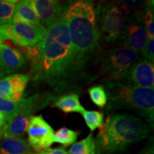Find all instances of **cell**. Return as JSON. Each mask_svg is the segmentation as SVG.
Segmentation results:
<instances>
[{"label": "cell", "mask_w": 154, "mask_h": 154, "mask_svg": "<svg viewBox=\"0 0 154 154\" xmlns=\"http://www.w3.org/2000/svg\"><path fill=\"white\" fill-rule=\"evenodd\" d=\"M116 82L136 87L154 88L153 63L144 58L138 59Z\"/></svg>", "instance_id": "obj_9"}, {"label": "cell", "mask_w": 154, "mask_h": 154, "mask_svg": "<svg viewBox=\"0 0 154 154\" xmlns=\"http://www.w3.org/2000/svg\"><path fill=\"white\" fill-rule=\"evenodd\" d=\"M96 141L93 134L90 133L87 137L74 143L67 154H96Z\"/></svg>", "instance_id": "obj_19"}, {"label": "cell", "mask_w": 154, "mask_h": 154, "mask_svg": "<svg viewBox=\"0 0 154 154\" xmlns=\"http://www.w3.org/2000/svg\"><path fill=\"white\" fill-rule=\"evenodd\" d=\"M140 52L144 59L152 63L154 62V38H148Z\"/></svg>", "instance_id": "obj_25"}, {"label": "cell", "mask_w": 154, "mask_h": 154, "mask_svg": "<svg viewBox=\"0 0 154 154\" xmlns=\"http://www.w3.org/2000/svg\"><path fill=\"white\" fill-rule=\"evenodd\" d=\"M36 101L37 96H31L28 99H22L17 101L0 98V113L4 115L7 124L23 111H33L36 105Z\"/></svg>", "instance_id": "obj_13"}, {"label": "cell", "mask_w": 154, "mask_h": 154, "mask_svg": "<svg viewBox=\"0 0 154 154\" xmlns=\"http://www.w3.org/2000/svg\"><path fill=\"white\" fill-rule=\"evenodd\" d=\"M29 80L24 74H13L0 79V98L17 101L22 99Z\"/></svg>", "instance_id": "obj_12"}, {"label": "cell", "mask_w": 154, "mask_h": 154, "mask_svg": "<svg viewBox=\"0 0 154 154\" xmlns=\"http://www.w3.org/2000/svg\"><path fill=\"white\" fill-rule=\"evenodd\" d=\"M90 99L94 104L99 108L106 106L107 103V96L106 91L102 85L92 86L88 89Z\"/></svg>", "instance_id": "obj_24"}, {"label": "cell", "mask_w": 154, "mask_h": 154, "mask_svg": "<svg viewBox=\"0 0 154 154\" xmlns=\"http://www.w3.org/2000/svg\"><path fill=\"white\" fill-rule=\"evenodd\" d=\"M54 106L60 109L63 112L83 113L85 109L79 101V97L76 94H70L64 95L55 101Z\"/></svg>", "instance_id": "obj_18"}, {"label": "cell", "mask_w": 154, "mask_h": 154, "mask_svg": "<svg viewBox=\"0 0 154 154\" xmlns=\"http://www.w3.org/2000/svg\"><path fill=\"white\" fill-rule=\"evenodd\" d=\"M18 22L34 25L42 24L37 15L31 7L27 1H22L16 5L11 24Z\"/></svg>", "instance_id": "obj_17"}, {"label": "cell", "mask_w": 154, "mask_h": 154, "mask_svg": "<svg viewBox=\"0 0 154 154\" xmlns=\"http://www.w3.org/2000/svg\"><path fill=\"white\" fill-rule=\"evenodd\" d=\"M33 111H23L6 125L2 136L5 138H20L27 130Z\"/></svg>", "instance_id": "obj_15"}, {"label": "cell", "mask_w": 154, "mask_h": 154, "mask_svg": "<svg viewBox=\"0 0 154 154\" xmlns=\"http://www.w3.org/2000/svg\"><path fill=\"white\" fill-rule=\"evenodd\" d=\"M6 125H7V123H6L5 116H4L2 113H0V135L2 134Z\"/></svg>", "instance_id": "obj_27"}, {"label": "cell", "mask_w": 154, "mask_h": 154, "mask_svg": "<svg viewBox=\"0 0 154 154\" xmlns=\"http://www.w3.org/2000/svg\"><path fill=\"white\" fill-rule=\"evenodd\" d=\"M148 40L143 22V11L128 13L126 23L117 39L119 47H126L139 53Z\"/></svg>", "instance_id": "obj_8"}, {"label": "cell", "mask_w": 154, "mask_h": 154, "mask_svg": "<svg viewBox=\"0 0 154 154\" xmlns=\"http://www.w3.org/2000/svg\"><path fill=\"white\" fill-rule=\"evenodd\" d=\"M34 79L50 86L60 85L79 70L63 14L47 29L39 43L26 47Z\"/></svg>", "instance_id": "obj_1"}, {"label": "cell", "mask_w": 154, "mask_h": 154, "mask_svg": "<svg viewBox=\"0 0 154 154\" xmlns=\"http://www.w3.org/2000/svg\"><path fill=\"white\" fill-rule=\"evenodd\" d=\"M26 57L22 51L2 44L0 47V66L3 72L11 73L24 66Z\"/></svg>", "instance_id": "obj_14"}, {"label": "cell", "mask_w": 154, "mask_h": 154, "mask_svg": "<svg viewBox=\"0 0 154 154\" xmlns=\"http://www.w3.org/2000/svg\"><path fill=\"white\" fill-rule=\"evenodd\" d=\"M130 11L120 3H111L101 9V20L99 26L100 36L108 44L117 41L126 23Z\"/></svg>", "instance_id": "obj_6"}, {"label": "cell", "mask_w": 154, "mask_h": 154, "mask_svg": "<svg viewBox=\"0 0 154 154\" xmlns=\"http://www.w3.org/2000/svg\"><path fill=\"white\" fill-rule=\"evenodd\" d=\"M79 133L77 131L69 129L66 127H62L54 134V142L59 143L64 146H69L75 143Z\"/></svg>", "instance_id": "obj_20"}, {"label": "cell", "mask_w": 154, "mask_h": 154, "mask_svg": "<svg viewBox=\"0 0 154 154\" xmlns=\"http://www.w3.org/2000/svg\"><path fill=\"white\" fill-rule=\"evenodd\" d=\"M2 40L1 39V38H0V47H2Z\"/></svg>", "instance_id": "obj_30"}, {"label": "cell", "mask_w": 154, "mask_h": 154, "mask_svg": "<svg viewBox=\"0 0 154 154\" xmlns=\"http://www.w3.org/2000/svg\"><path fill=\"white\" fill-rule=\"evenodd\" d=\"M27 2L45 28H49L60 19L66 9L59 2L54 0H29Z\"/></svg>", "instance_id": "obj_11"}, {"label": "cell", "mask_w": 154, "mask_h": 154, "mask_svg": "<svg viewBox=\"0 0 154 154\" xmlns=\"http://www.w3.org/2000/svg\"><path fill=\"white\" fill-rule=\"evenodd\" d=\"M138 154H154L153 145L152 144V145L147 146L143 150H142L141 152H140Z\"/></svg>", "instance_id": "obj_28"}, {"label": "cell", "mask_w": 154, "mask_h": 154, "mask_svg": "<svg viewBox=\"0 0 154 154\" xmlns=\"http://www.w3.org/2000/svg\"><path fill=\"white\" fill-rule=\"evenodd\" d=\"M47 28L42 24L18 22L0 25V38L11 40L19 47H32L43 39Z\"/></svg>", "instance_id": "obj_7"}, {"label": "cell", "mask_w": 154, "mask_h": 154, "mask_svg": "<svg viewBox=\"0 0 154 154\" xmlns=\"http://www.w3.org/2000/svg\"><path fill=\"white\" fill-rule=\"evenodd\" d=\"M143 22L148 38H154L153 2H149L143 10Z\"/></svg>", "instance_id": "obj_23"}, {"label": "cell", "mask_w": 154, "mask_h": 154, "mask_svg": "<svg viewBox=\"0 0 154 154\" xmlns=\"http://www.w3.org/2000/svg\"><path fill=\"white\" fill-rule=\"evenodd\" d=\"M4 74H4V73H3L2 72H1V71H0V79L2 78V76Z\"/></svg>", "instance_id": "obj_29"}, {"label": "cell", "mask_w": 154, "mask_h": 154, "mask_svg": "<svg viewBox=\"0 0 154 154\" xmlns=\"http://www.w3.org/2000/svg\"><path fill=\"white\" fill-rule=\"evenodd\" d=\"M147 125L128 113H111L96 136V154H115L146 138Z\"/></svg>", "instance_id": "obj_3"}, {"label": "cell", "mask_w": 154, "mask_h": 154, "mask_svg": "<svg viewBox=\"0 0 154 154\" xmlns=\"http://www.w3.org/2000/svg\"><path fill=\"white\" fill-rule=\"evenodd\" d=\"M103 86L107 96L106 111L128 109L153 124L154 88L136 87L113 80L106 81Z\"/></svg>", "instance_id": "obj_4"}, {"label": "cell", "mask_w": 154, "mask_h": 154, "mask_svg": "<svg viewBox=\"0 0 154 154\" xmlns=\"http://www.w3.org/2000/svg\"><path fill=\"white\" fill-rule=\"evenodd\" d=\"M139 59V53L126 47H119L103 51L99 57L101 70L109 80L119 81L134 63Z\"/></svg>", "instance_id": "obj_5"}, {"label": "cell", "mask_w": 154, "mask_h": 154, "mask_svg": "<svg viewBox=\"0 0 154 154\" xmlns=\"http://www.w3.org/2000/svg\"><path fill=\"white\" fill-rule=\"evenodd\" d=\"M26 131L29 143L36 152L49 149L54 143L53 128L42 115L31 117Z\"/></svg>", "instance_id": "obj_10"}, {"label": "cell", "mask_w": 154, "mask_h": 154, "mask_svg": "<svg viewBox=\"0 0 154 154\" xmlns=\"http://www.w3.org/2000/svg\"><path fill=\"white\" fill-rule=\"evenodd\" d=\"M17 1H0V25L11 24Z\"/></svg>", "instance_id": "obj_22"}, {"label": "cell", "mask_w": 154, "mask_h": 154, "mask_svg": "<svg viewBox=\"0 0 154 154\" xmlns=\"http://www.w3.org/2000/svg\"><path fill=\"white\" fill-rule=\"evenodd\" d=\"M34 154H67V152L63 148H56V149H47L40 152H36Z\"/></svg>", "instance_id": "obj_26"}, {"label": "cell", "mask_w": 154, "mask_h": 154, "mask_svg": "<svg viewBox=\"0 0 154 154\" xmlns=\"http://www.w3.org/2000/svg\"><path fill=\"white\" fill-rule=\"evenodd\" d=\"M0 71H1V72H2L4 73V72H3V71H2V69L1 67H0ZM4 74H5V73H4Z\"/></svg>", "instance_id": "obj_31"}, {"label": "cell", "mask_w": 154, "mask_h": 154, "mask_svg": "<svg viewBox=\"0 0 154 154\" xmlns=\"http://www.w3.org/2000/svg\"><path fill=\"white\" fill-rule=\"evenodd\" d=\"M0 154H34L27 140L21 138H5L0 142Z\"/></svg>", "instance_id": "obj_16"}, {"label": "cell", "mask_w": 154, "mask_h": 154, "mask_svg": "<svg viewBox=\"0 0 154 154\" xmlns=\"http://www.w3.org/2000/svg\"><path fill=\"white\" fill-rule=\"evenodd\" d=\"M63 17L68 25L75 59L81 69L99 47L98 10L91 2L76 1L66 7Z\"/></svg>", "instance_id": "obj_2"}, {"label": "cell", "mask_w": 154, "mask_h": 154, "mask_svg": "<svg viewBox=\"0 0 154 154\" xmlns=\"http://www.w3.org/2000/svg\"><path fill=\"white\" fill-rule=\"evenodd\" d=\"M82 114L86 126L91 131H94L96 128H101L104 124V116L101 111L85 110Z\"/></svg>", "instance_id": "obj_21"}]
</instances>
